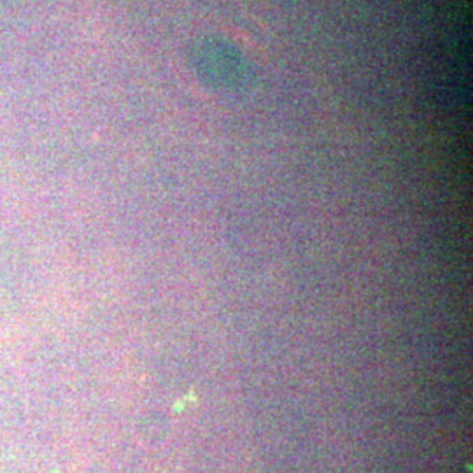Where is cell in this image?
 Wrapping results in <instances>:
<instances>
[{"label": "cell", "mask_w": 473, "mask_h": 473, "mask_svg": "<svg viewBox=\"0 0 473 473\" xmlns=\"http://www.w3.org/2000/svg\"><path fill=\"white\" fill-rule=\"evenodd\" d=\"M195 67L198 74L216 86L242 88L246 81V65L237 51L223 42H205L195 51Z\"/></svg>", "instance_id": "cell-1"}]
</instances>
